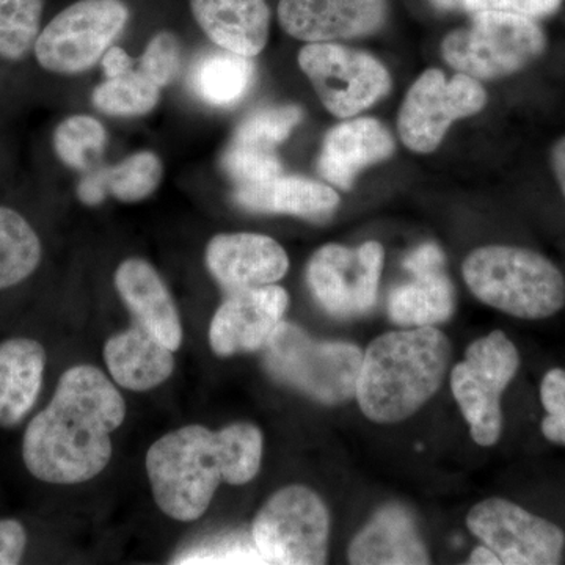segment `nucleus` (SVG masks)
<instances>
[{
	"instance_id": "f257e3e1",
	"label": "nucleus",
	"mask_w": 565,
	"mask_h": 565,
	"mask_svg": "<svg viewBox=\"0 0 565 565\" xmlns=\"http://www.w3.org/2000/svg\"><path fill=\"white\" fill-rule=\"evenodd\" d=\"M125 418V399L102 370L90 364L70 367L50 405L25 429V468L47 484L90 481L109 465L110 434Z\"/></svg>"
},
{
	"instance_id": "f03ea898",
	"label": "nucleus",
	"mask_w": 565,
	"mask_h": 565,
	"mask_svg": "<svg viewBox=\"0 0 565 565\" xmlns=\"http://www.w3.org/2000/svg\"><path fill=\"white\" fill-rule=\"evenodd\" d=\"M264 437L252 423L221 430L200 424L163 435L147 452L152 497L163 514L195 522L207 511L218 486H244L262 468Z\"/></svg>"
},
{
	"instance_id": "7ed1b4c3",
	"label": "nucleus",
	"mask_w": 565,
	"mask_h": 565,
	"mask_svg": "<svg viewBox=\"0 0 565 565\" xmlns=\"http://www.w3.org/2000/svg\"><path fill=\"white\" fill-rule=\"evenodd\" d=\"M448 337L435 327H414L375 338L363 353L356 403L377 424L415 415L444 384L451 362Z\"/></svg>"
},
{
	"instance_id": "20e7f679",
	"label": "nucleus",
	"mask_w": 565,
	"mask_h": 565,
	"mask_svg": "<svg viewBox=\"0 0 565 565\" xmlns=\"http://www.w3.org/2000/svg\"><path fill=\"white\" fill-rule=\"evenodd\" d=\"M463 280L476 299L519 319L552 318L565 305V278L541 253L487 245L465 258Z\"/></svg>"
},
{
	"instance_id": "39448f33",
	"label": "nucleus",
	"mask_w": 565,
	"mask_h": 565,
	"mask_svg": "<svg viewBox=\"0 0 565 565\" xmlns=\"http://www.w3.org/2000/svg\"><path fill=\"white\" fill-rule=\"evenodd\" d=\"M363 352L344 341H319L281 321L264 348V366L281 384L326 405L355 397Z\"/></svg>"
},
{
	"instance_id": "423d86ee",
	"label": "nucleus",
	"mask_w": 565,
	"mask_h": 565,
	"mask_svg": "<svg viewBox=\"0 0 565 565\" xmlns=\"http://www.w3.org/2000/svg\"><path fill=\"white\" fill-rule=\"evenodd\" d=\"M537 22L520 14L478 11L467 28L445 36L441 55L457 73L498 79L525 68L545 50Z\"/></svg>"
},
{
	"instance_id": "0eeeda50",
	"label": "nucleus",
	"mask_w": 565,
	"mask_h": 565,
	"mask_svg": "<svg viewBox=\"0 0 565 565\" xmlns=\"http://www.w3.org/2000/svg\"><path fill=\"white\" fill-rule=\"evenodd\" d=\"M329 537V509L305 486L278 490L259 509L252 525V539L264 564H326Z\"/></svg>"
},
{
	"instance_id": "6e6552de",
	"label": "nucleus",
	"mask_w": 565,
	"mask_h": 565,
	"mask_svg": "<svg viewBox=\"0 0 565 565\" xmlns=\"http://www.w3.org/2000/svg\"><path fill=\"white\" fill-rule=\"evenodd\" d=\"M520 367L516 345L501 330L468 345L463 362L452 367L451 390L471 438L479 446H493L503 433L501 396Z\"/></svg>"
},
{
	"instance_id": "1a4fd4ad",
	"label": "nucleus",
	"mask_w": 565,
	"mask_h": 565,
	"mask_svg": "<svg viewBox=\"0 0 565 565\" xmlns=\"http://www.w3.org/2000/svg\"><path fill=\"white\" fill-rule=\"evenodd\" d=\"M129 9L122 0H77L61 11L35 41L36 61L55 74L93 68L125 31Z\"/></svg>"
},
{
	"instance_id": "9d476101",
	"label": "nucleus",
	"mask_w": 565,
	"mask_h": 565,
	"mask_svg": "<svg viewBox=\"0 0 565 565\" xmlns=\"http://www.w3.org/2000/svg\"><path fill=\"white\" fill-rule=\"evenodd\" d=\"M297 61L323 107L343 120L370 109L392 90V77L377 58L343 44L308 43Z\"/></svg>"
},
{
	"instance_id": "9b49d317",
	"label": "nucleus",
	"mask_w": 565,
	"mask_h": 565,
	"mask_svg": "<svg viewBox=\"0 0 565 565\" xmlns=\"http://www.w3.org/2000/svg\"><path fill=\"white\" fill-rule=\"evenodd\" d=\"M487 93L475 77L459 73L448 79L444 71H424L401 106L397 131L411 151L429 154L440 147L452 122L484 109Z\"/></svg>"
},
{
	"instance_id": "f8f14e48",
	"label": "nucleus",
	"mask_w": 565,
	"mask_h": 565,
	"mask_svg": "<svg viewBox=\"0 0 565 565\" xmlns=\"http://www.w3.org/2000/svg\"><path fill=\"white\" fill-rule=\"evenodd\" d=\"M384 262V247L374 241L356 248L327 244L308 263V286L333 318H359L373 310Z\"/></svg>"
},
{
	"instance_id": "ddd939ff",
	"label": "nucleus",
	"mask_w": 565,
	"mask_h": 565,
	"mask_svg": "<svg viewBox=\"0 0 565 565\" xmlns=\"http://www.w3.org/2000/svg\"><path fill=\"white\" fill-rule=\"evenodd\" d=\"M467 526L501 564L556 565L563 559L564 531L504 498L493 497L473 505Z\"/></svg>"
},
{
	"instance_id": "4468645a",
	"label": "nucleus",
	"mask_w": 565,
	"mask_h": 565,
	"mask_svg": "<svg viewBox=\"0 0 565 565\" xmlns=\"http://www.w3.org/2000/svg\"><path fill=\"white\" fill-rule=\"evenodd\" d=\"M289 294L277 285L228 292L210 327V344L218 356L262 351L280 326Z\"/></svg>"
},
{
	"instance_id": "2eb2a0df",
	"label": "nucleus",
	"mask_w": 565,
	"mask_h": 565,
	"mask_svg": "<svg viewBox=\"0 0 565 565\" xmlns=\"http://www.w3.org/2000/svg\"><path fill=\"white\" fill-rule=\"evenodd\" d=\"M388 0H280L282 31L307 43L370 36L384 28Z\"/></svg>"
},
{
	"instance_id": "dca6fc26",
	"label": "nucleus",
	"mask_w": 565,
	"mask_h": 565,
	"mask_svg": "<svg viewBox=\"0 0 565 565\" xmlns=\"http://www.w3.org/2000/svg\"><path fill=\"white\" fill-rule=\"evenodd\" d=\"M206 264L212 277L228 292L275 285L289 270L285 248L273 237L256 233L212 237Z\"/></svg>"
},
{
	"instance_id": "f3484780",
	"label": "nucleus",
	"mask_w": 565,
	"mask_h": 565,
	"mask_svg": "<svg viewBox=\"0 0 565 565\" xmlns=\"http://www.w3.org/2000/svg\"><path fill=\"white\" fill-rule=\"evenodd\" d=\"M396 143L392 132L375 118H352L334 126L323 139L319 174L341 191H351L367 167L392 158Z\"/></svg>"
},
{
	"instance_id": "a211bd4d",
	"label": "nucleus",
	"mask_w": 565,
	"mask_h": 565,
	"mask_svg": "<svg viewBox=\"0 0 565 565\" xmlns=\"http://www.w3.org/2000/svg\"><path fill=\"white\" fill-rule=\"evenodd\" d=\"M115 288L137 326L173 352L181 348L182 323L177 305L150 263L141 258L122 262L115 273Z\"/></svg>"
},
{
	"instance_id": "6ab92c4d",
	"label": "nucleus",
	"mask_w": 565,
	"mask_h": 565,
	"mask_svg": "<svg viewBox=\"0 0 565 565\" xmlns=\"http://www.w3.org/2000/svg\"><path fill=\"white\" fill-rule=\"evenodd\" d=\"M193 18L221 50L256 57L269 41L267 0H189Z\"/></svg>"
},
{
	"instance_id": "aec40b11",
	"label": "nucleus",
	"mask_w": 565,
	"mask_h": 565,
	"mask_svg": "<svg viewBox=\"0 0 565 565\" xmlns=\"http://www.w3.org/2000/svg\"><path fill=\"white\" fill-rule=\"evenodd\" d=\"M349 563L360 565H423L430 563L414 516L399 504L379 509L353 537Z\"/></svg>"
},
{
	"instance_id": "412c9836",
	"label": "nucleus",
	"mask_w": 565,
	"mask_h": 565,
	"mask_svg": "<svg viewBox=\"0 0 565 565\" xmlns=\"http://www.w3.org/2000/svg\"><path fill=\"white\" fill-rule=\"evenodd\" d=\"M237 206L259 214H289L308 221H326L340 206L337 191L305 177H278L237 185L233 193Z\"/></svg>"
},
{
	"instance_id": "4be33fe9",
	"label": "nucleus",
	"mask_w": 565,
	"mask_h": 565,
	"mask_svg": "<svg viewBox=\"0 0 565 565\" xmlns=\"http://www.w3.org/2000/svg\"><path fill=\"white\" fill-rule=\"evenodd\" d=\"M104 362L114 381L131 392H150L174 371L172 349L159 343L137 323L109 338L104 345Z\"/></svg>"
},
{
	"instance_id": "5701e85b",
	"label": "nucleus",
	"mask_w": 565,
	"mask_h": 565,
	"mask_svg": "<svg viewBox=\"0 0 565 565\" xmlns=\"http://www.w3.org/2000/svg\"><path fill=\"white\" fill-rule=\"evenodd\" d=\"M46 351L31 338L0 343V426H18L32 411L43 386Z\"/></svg>"
},
{
	"instance_id": "b1692460",
	"label": "nucleus",
	"mask_w": 565,
	"mask_h": 565,
	"mask_svg": "<svg viewBox=\"0 0 565 565\" xmlns=\"http://www.w3.org/2000/svg\"><path fill=\"white\" fill-rule=\"evenodd\" d=\"M412 280L396 286L388 297V315L404 329L435 327L456 311V291L445 267L415 270Z\"/></svg>"
},
{
	"instance_id": "393cba45",
	"label": "nucleus",
	"mask_w": 565,
	"mask_h": 565,
	"mask_svg": "<svg viewBox=\"0 0 565 565\" xmlns=\"http://www.w3.org/2000/svg\"><path fill=\"white\" fill-rule=\"evenodd\" d=\"M162 174L161 159L154 152H136L117 166L85 177L77 188V195L88 206L103 203L109 193L120 202H141L159 188Z\"/></svg>"
},
{
	"instance_id": "a878e982",
	"label": "nucleus",
	"mask_w": 565,
	"mask_h": 565,
	"mask_svg": "<svg viewBox=\"0 0 565 565\" xmlns=\"http://www.w3.org/2000/svg\"><path fill=\"white\" fill-rule=\"evenodd\" d=\"M255 73L250 57L225 50L211 51L193 65L191 85L207 106L226 109L247 95L255 82Z\"/></svg>"
},
{
	"instance_id": "bb28decb",
	"label": "nucleus",
	"mask_w": 565,
	"mask_h": 565,
	"mask_svg": "<svg viewBox=\"0 0 565 565\" xmlns=\"http://www.w3.org/2000/svg\"><path fill=\"white\" fill-rule=\"evenodd\" d=\"M41 262L39 234L17 211L0 206V291L20 285Z\"/></svg>"
},
{
	"instance_id": "cd10ccee",
	"label": "nucleus",
	"mask_w": 565,
	"mask_h": 565,
	"mask_svg": "<svg viewBox=\"0 0 565 565\" xmlns=\"http://www.w3.org/2000/svg\"><path fill=\"white\" fill-rule=\"evenodd\" d=\"M161 99V88L137 70L131 68L115 77H106L93 92L96 109L110 117H141L150 114Z\"/></svg>"
},
{
	"instance_id": "c85d7f7f",
	"label": "nucleus",
	"mask_w": 565,
	"mask_h": 565,
	"mask_svg": "<svg viewBox=\"0 0 565 565\" xmlns=\"http://www.w3.org/2000/svg\"><path fill=\"white\" fill-rule=\"evenodd\" d=\"M44 0H0V57L21 61L40 35Z\"/></svg>"
},
{
	"instance_id": "c756f323",
	"label": "nucleus",
	"mask_w": 565,
	"mask_h": 565,
	"mask_svg": "<svg viewBox=\"0 0 565 565\" xmlns=\"http://www.w3.org/2000/svg\"><path fill=\"white\" fill-rule=\"evenodd\" d=\"M106 141V129L88 115L66 118L54 132L57 158L74 170H87L103 154Z\"/></svg>"
},
{
	"instance_id": "7c9ffc66",
	"label": "nucleus",
	"mask_w": 565,
	"mask_h": 565,
	"mask_svg": "<svg viewBox=\"0 0 565 565\" xmlns=\"http://www.w3.org/2000/svg\"><path fill=\"white\" fill-rule=\"evenodd\" d=\"M302 118L303 111L297 106L264 107L239 122L232 143L273 151L288 140Z\"/></svg>"
},
{
	"instance_id": "2f4dec72",
	"label": "nucleus",
	"mask_w": 565,
	"mask_h": 565,
	"mask_svg": "<svg viewBox=\"0 0 565 565\" xmlns=\"http://www.w3.org/2000/svg\"><path fill=\"white\" fill-rule=\"evenodd\" d=\"M222 167L237 185L256 184L282 173L280 159L273 151L234 143L226 148Z\"/></svg>"
},
{
	"instance_id": "473e14b6",
	"label": "nucleus",
	"mask_w": 565,
	"mask_h": 565,
	"mask_svg": "<svg viewBox=\"0 0 565 565\" xmlns=\"http://www.w3.org/2000/svg\"><path fill=\"white\" fill-rule=\"evenodd\" d=\"M177 564H264L255 542L244 541L236 535L210 539L202 545L185 550L173 561Z\"/></svg>"
},
{
	"instance_id": "72a5a7b5",
	"label": "nucleus",
	"mask_w": 565,
	"mask_h": 565,
	"mask_svg": "<svg viewBox=\"0 0 565 565\" xmlns=\"http://www.w3.org/2000/svg\"><path fill=\"white\" fill-rule=\"evenodd\" d=\"M137 70L159 88L172 84L181 68V44L172 32H159L136 61Z\"/></svg>"
},
{
	"instance_id": "f704fd0d",
	"label": "nucleus",
	"mask_w": 565,
	"mask_h": 565,
	"mask_svg": "<svg viewBox=\"0 0 565 565\" xmlns=\"http://www.w3.org/2000/svg\"><path fill=\"white\" fill-rule=\"evenodd\" d=\"M541 401L546 415L541 430L546 440L565 446V371L550 370L541 384Z\"/></svg>"
},
{
	"instance_id": "c9c22d12",
	"label": "nucleus",
	"mask_w": 565,
	"mask_h": 565,
	"mask_svg": "<svg viewBox=\"0 0 565 565\" xmlns=\"http://www.w3.org/2000/svg\"><path fill=\"white\" fill-rule=\"evenodd\" d=\"M563 0H463V9L470 13L478 11H501L539 20L559 9Z\"/></svg>"
},
{
	"instance_id": "e433bc0d",
	"label": "nucleus",
	"mask_w": 565,
	"mask_h": 565,
	"mask_svg": "<svg viewBox=\"0 0 565 565\" xmlns=\"http://www.w3.org/2000/svg\"><path fill=\"white\" fill-rule=\"evenodd\" d=\"M28 546V533L18 520H0V565L20 564Z\"/></svg>"
},
{
	"instance_id": "4c0bfd02",
	"label": "nucleus",
	"mask_w": 565,
	"mask_h": 565,
	"mask_svg": "<svg viewBox=\"0 0 565 565\" xmlns=\"http://www.w3.org/2000/svg\"><path fill=\"white\" fill-rule=\"evenodd\" d=\"M446 266L445 253L437 244L427 243L415 248L407 258L404 259L405 270L415 273V270L438 269Z\"/></svg>"
},
{
	"instance_id": "58836bf2",
	"label": "nucleus",
	"mask_w": 565,
	"mask_h": 565,
	"mask_svg": "<svg viewBox=\"0 0 565 565\" xmlns=\"http://www.w3.org/2000/svg\"><path fill=\"white\" fill-rule=\"evenodd\" d=\"M552 166L555 172L557 182H559L561 191L565 196V137L557 141L552 151Z\"/></svg>"
},
{
	"instance_id": "ea45409f",
	"label": "nucleus",
	"mask_w": 565,
	"mask_h": 565,
	"mask_svg": "<svg viewBox=\"0 0 565 565\" xmlns=\"http://www.w3.org/2000/svg\"><path fill=\"white\" fill-rule=\"evenodd\" d=\"M468 564L471 565H501L500 557L494 555L492 550L489 546L482 545L478 546V548L473 550V553L470 555V559H468Z\"/></svg>"
},
{
	"instance_id": "a19ab883",
	"label": "nucleus",
	"mask_w": 565,
	"mask_h": 565,
	"mask_svg": "<svg viewBox=\"0 0 565 565\" xmlns=\"http://www.w3.org/2000/svg\"><path fill=\"white\" fill-rule=\"evenodd\" d=\"M435 9L438 10H452L457 7L462 6L463 0H430Z\"/></svg>"
}]
</instances>
